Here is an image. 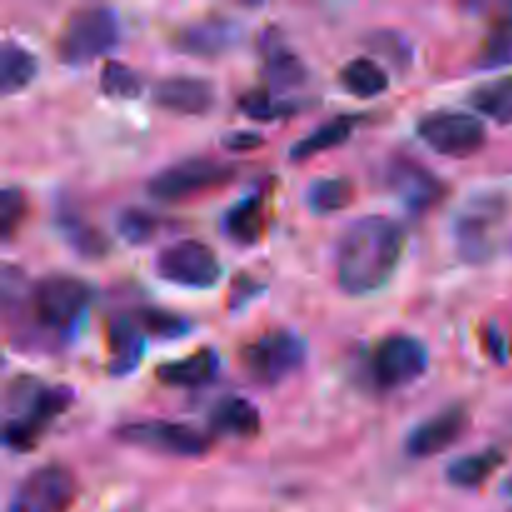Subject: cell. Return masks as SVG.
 Returning <instances> with one entry per match:
<instances>
[{
	"label": "cell",
	"instance_id": "cell-16",
	"mask_svg": "<svg viewBox=\"0 0 512 512\" xmlns=\"http://www.w3.org/2000/svg\"><path fill=\"white\" fill-rule=\"evenodd\" d=\"M238 25L228 18H203L195 23L183 25L175 33L173 45L183 53L203 55V58H213V55L225 53L230 45L238 40Z\"/></svg>",
	"mask_w": 512,
	"mask_h": 512
},
{
	"label": "cell",
	"instance_id": "cell-23",
	"mask_svg": "<svg viewBox=\"0 0 512 512\" xmlns=\"http://www.w3.org/2000/svg\"><path fill=\"white\" fill-rule=\"evenodd\" d=\"M500 465H503V453L495 448H488L480 450V453H468L463 458L453 460L448 465V470H445V475H448L450 485H455V488L473 490L480 488Z\"/></svg>",
	"mask_w": 512,
	"mask_h": 512
},
{
	"label": "cell",
	"instance_id": "cell-3",
	"mask_svg": "<svg viewBox=\"0 0 512 512\" xmlns=\"http://www.w3.org/2000/svg\"><path fill=\"white\" fill-rule=\"evenodd\" d=\"M118 43V15L103 5H88L68 15L58 40L60 58L68 65H88Z\"/></svg>",
	"mask_w": 512,
	"mask_h": 512
},
{
	"label": "cell",
	"instance_id": "cell-35",
	"mask_svg": "<svg viewBox=\"0 0 512 512\" xmlns=\"http://www.w3.org/2000/svg\"><path fill=\"white\" fill-rule=\"evenodd\" d=\"M258 145H263V138H260L258 133H230V135H225V148L235 150V153H240V150H253V148H258Z\"/></svg>",
	"mask_w": 512,
	"mask_h": 512
},
{
	"label": "cell",
	"instance_id": "cell-22",
	"mask_svg": "<svg viewBox=\"0 0 512 512\" xmlns=\"http://www.w3.org/2000/svg\"><path fill=\"white\" fill-rule=\"evenodd\" d=\"M35 73H38L35 55L15 40H5L3 48H0V88H3V95H13L28 88Z\"/></svg>",
	"mask_w": 512,
	"mask_h": 512
},
{
	"label": "cell",
	"instance_id": "cell-24",
	"mask_svg": "<svg viewBox=\"0 0 512 512\" xmlns=\"http://www.w3.org/2000/svg\"><path fill=\"white\" fill-rule=\"evenodd\" d=\"M58 228L60 233H63L65 243H68L75 253L83 255V258H103L110 250L108 238H105L95 225H90L88 220L80 218L78 213H73V210H63V213L58 215Z\"/></svg>",
	"mask_w": 512,
	"mask_h": 512
},
{
	"label": "cell",
	"instance_id": "cell-29",
	"mask_svg": "<svg viewBox=\"0 0 512 512\" xmlns=\"http://www.w3.org/2000/svg\"><path fill=\"white\" fill-rule=\"evenodd\" d=\"M100 90H103L108 98L118 100H133L138 98L140 90H143V75L138 70H133L130 65L115 63L108 60L100 70Z\"/></svg>",
	"mask_w": 512,
	"mask_h": 512
},
{
	"label": "cell",
	"instance_id": "cell-11",
	"mask_svg": "<svg viewBox=\"0 0 512 512\" xmlns=\"http://www.w3.org/2000/svg\"><path fill=\"white\" fill-rule=\"evenodd\" d=\"M305 343L290 330H273L243 350V363L250 378L260 385H278L303 365Z\"/></svg>",
	"mask_w": 512,
	"mask_h": 512
},
{
	"label": "cell",
	"instance_id": "cell-32",
	"mask_svg": "<svg viewBox=\"0 0 512 512\" xmlns=\"http://www.w3.org/2000/svg\"><path fill=\"white\" fill-rule=\"evenodd\" d=\"M25 210H28V198L20 188H5L0 193V238L8 243L15 235V230L20 228L25 218Z\"/></svg>",
	"mask_w": 512,
	"mask_h": 512
},
{
	"label": "cell",
	"instance_id": "cell-5",
	"mask_svg": "<svg viewBox=\"0 0 512 512\" xmlns=\"http://www.w3.org/2000/svg\"><path fill=\"white\" fill-rule=\"evenodd\" d=\"M233 178L235 170L230 165L215 163L210 158H185L158 170L148 180V193L163 203H180V200L223 188Z\"/></svg>",
	"mask_w": 512,
	"mask_h": 512
},
{
	"label": "cell",
	"instance_id": "cell-26",
	"mask_svg": "<svg viewBox=\"0 0 512 512\" xmlns=\"http://www.w3.org/2000/svg\"><path fill=\"white\" fill-rule=\"evenodd\" d=\"M265 78L270 80V85L278 93H285V90L303 85L305 78H308V70H305L303 60L293 50L278 43L265 50Z\"/></svg>",
	"mask_w": 512,
	"mask_h": 512
},
{
	"label": "cell",
	"instance_id": "cell-17",
	"mask_svg": "<svg viewBox=\"0 0 512 512\" xmlns=\"http://www.w3.org/2000/svg\"><path fill=\"white\" fill-rule=\"evenodd\" d=\"M108 350H110V375H128L138 368L145 353L143 330L130 318H113L108 325Z\"/></svg>",
	"mask_w": 512,
	"mask_h": 512
},
{
	"label": "cell",
	"instance_id": "cell-12",
	"mask_svg": "<svg viewBox=\"0 0 512 512\" xmlns=\"http://www.w3.org/2000/svg\"><path fill=\"white\" fill-rule=\"evenodd\" d=\"M78 485L63 465H43L25 475L10 498L8 512H68L73 508Z\"/></svg>",
	"mask_w": 512,
	"mask_h": 512
},
{
	"label": "cell",
	"instance_id": "cell-34",
	"mask_svg": "<svg viewBox=\"0 0 512 512\" xmlns=\"http://www.w3.org/2000/svg\"><path fill=\"white\" fill-rule=\"evenodd\" d=\"M512 63V20L498 25L488 35L483 48V65L485 68H498V65Z\"/></svg>",
	"mask_w": 512,
	"mask_h": 512
},
{
	"label": "cell",
	"instance_id": "cell-30",
	"mask_svg": "<svg viewBox=\"0 0 512 512\" xmlns=\"http://www.w3.org/2000/svg\"><path fill=\"white\" fill-rule=\"evenodd\" d=\"M238 108L253 120H275V118H283V115L295 113V110H298V105H295L293 100L273 98L268 90L258 88V90H250V93L240 95Z\"/></svg>",
	"mask_w": 512,
	"mask_h": 512
},
{
	"label": "cell",
	"instance_id": "cell-21",
	"mask_svg": "<svg viewBox=\"0 0 512 512\" xmlns=\"http://www.w3.org/2000/svg\"><path fill=\"white\" fill-rule=\"evenodd\" d=\"M353 130H355L353 115H338V118H330L328 123L315 128L313 133L300 138L298 143L293 145V150H290V158H293L295 163H300V160H310L313 155L325 153V150L330 148H338V145H343L345 140L353 135Z\"/></svg>",
	"mask_w": 512,
	"mask_h": 512
},
{
	"label": "cell",
	"instance_id": "cell-14",
	"mask_svg": "<svg viewBox=\"0 0 512 512\" xmlns=\"http://www.w3.org/2000/svg\"><path fill=\"white\" fill-rule=\"evenodd\" d=\"M470 425V415L465 410V405H450L443 408L440 413H435L433 418L423 420L420 425H415L410 430L408 440H405V453L410 458H433V455L445 453L448 448H453L460 438L465 435Z\"/></svg>",
	"mask_w": 512,
	"mask_h": 512
},
{
	"label": "cell",
	"instance_id": "cell-19",
	"mask_svg": "<svg viewBox=\"0 0 512 512\" xmlns=\"http://www.w3.org/2000/svg\"><path fill=\"white\" fill-rule=\"evenodd\" d=\"M210 428L228 438H255L260 433V413L250 400L245 398H223L210 410Z\"/></svg>",
	"mask_w": 512,
	"mask_h": 512
},
{
	"label": "cell",
	"instance_id": "cell-25",
	"mask_svg": "<svg viewBox=\"0 0 512 512\" xmlns=\"http://www.w3.org/2000/svg\"><path fill=\"white\" fill-rule=\"evenodd\" d=\"M470 105L500 125L512 123V75L488 80L470 93Z\"/></svg>",
	"mask_w": 512,
	"mask_h": 512
},
{
	"label": "cell",
	"instance_id": "cell-15",
	"mask_svg": "<svg viewBox=\"0 0 512 512\" xmlns=\"http://www.w3.org/2000/svg\"><path fill=\"white\" fill-rule=\"evenodd\" d=\"M153 103L175 115H205L215 105V88L195 75H170L155 83Z\"/></svg>",
	"mask_w": 512,
	"mask_h": 512
},
{
	"label": "cell",
	"instance_id": "cell-6",
	"mask_svg": "<svg viewBox=\"0 0 512 512\" xmlns=\"http://www.w3.org/2000/svg\"><path fill=\"white\" fill-rule=\"evenodd\" d=\"M505 215V200L495 193L473 195L455 213L453 233L460 258L468 263H485L495 250V228Z\"/></svg>",
	"mask_w": 512,
	"mask_h": 512
},
{
	"label": "cell",
	"instance_id": "cell-7",
	"mask_svg": "<svg viewBox=\"0 0 512 512\" xmlns=\"http://www.w3.org/2000/svg\"><path fill=\"white\" fill-rule=\"evenodd\" d=\"M418 135L433 153L463 160L485 145V125L470 113L460 110H433L418 120Z\"/></svg>",
	"mask_w": 512,
	"mask_h": 512
},
{
	"label": "cell",
	"instance_id": "cell-4",
	"mask_svg": "<svg viewBox=\"0 0 512 512\" xmlns=\"http://www.w3.org/2000/svg\"><path fill=\"white\" fill-rule=\"evenodd\" d=\"M28 300L40 328L65 333L85 315L93 290L85 280L73 275H48L30 290Z\"/></svg>",
	"mask_w": 512,
	"mask_h": 512
},
{
	"label": "cell",
	"instance_id": "cell-1",
	"mask_svg": "<svg viewBox=\"0 0 512 512\" xmlns=\"http://www.w3.org/2000/svg\"><path fill=\"white\" fill-rule=\"evenodd\" d=\"M405 233L395 220L365 215L343 233L335 253L338 285L348 295H370L383 288L398 270Z\"/></svg>",
	"mask_w": 512,
	"mask_h": 512
},
{
	"label": "cell",
	"instance_id": "cell-27",
	"mask_svg": "<svg viewBox=\"0 0 512 512\" xmlns=\"http://www.w3.org/2000/svg\"><path fill=\"white\" fill-rule=\"evenodd\" d=\"M340 85L355 98H375L388 90V75L375 60L355 58L340 70Z\"/></svg>",
	"mask_w": 512,
	"mask_h": 512
},
{
	"label": "cell",
	"instance_id": "cell-20",
	"mask_svg": "<svg viewBox=\"0 0 512 512\" xmlns=\"http://www.w3.org/2000/svg\"><path fill=\"white\" fill-rule=\"evenodd\" d=\"M223 233L233 243L255 245L265 233V210L260 198H245L235 203L223 218Z\"/></svg>",
	"mask_w": 512,
	"mask_h": 512
},
{
	"label": "cell",
	"instance_id": "cell-10",
	"mask_svg": "<svg viewBox=\"0 0 512 512\" xmlns=\"http://www.w3.org/2000/svg\"><path fill=\"white\" fill-rule=\"evenodd\" d=\"M155 273L170 285L190 290H208L223 275L218 255L200 240H178L155 258Z\"/></svg>",
	"mask_w": 512,
	"mask_h": 512
},
{
	"label": "cell",
	"instance_id": "cell-8",
	"mask_svg": "<svg viewBox=\"0 0 512 512\" xmlns=\"http://www.w3.org/2000/svg\"><path fill=\"white\" fill-rule=\"evenodd\" d=\"M428 370V348L413 335H390L373 348L368 373L375 388L398 390L415 383Z\"/></svg>",
	"mask_w": 512,
	"mask_h": 512
},
{
	"label": "cell",
	"instance_id": "cell-31",
	"mask_svg": "<svg viewBox=\"0 0 512 512\" xmlns=\"http://www.w3.org/2000/svg\"><path fill=\"white\" fill-rule=\"evenodd\" d=\"M135 323L140 325V330H148L150 335H158V338H178V335L188 333V323L180 315L168 313V310L158 308H145L138 313V320Z\"/></svg>",
	"mask_w": 512,
	"mask_h": 512
},
{
	"label": "cell",
	"instance_id": "cell-18",
	"mask_svg": "<svg viewBox=\"0 0 512 512\" xmlns=\"http://www.w3.org/2000/svg\"><path fill=\"white\" fill-rule=\"evenodd\" d=\"M215 373H218V355L210 348L195 350V353L170 360L155 370L160 383L170 385V388H200V385L210 383Z\"/></svg>",
	"mask_w": 512,
	"mask_h": 512
},
{
	"label": "cell",
	"instance_id": "cell-13",
	"mask_svg": "<svg viewBox=\"0 0 512 512\" xmlns=\"http://www.w3.org/2000/svg\"><path fill=\"white\" fill-rule=\"evenodd\" d=\"M385 185L415 215L428 213L445 198L443 180L413 158L390 160L388 170H385Z\"/></svg>",
	"mask_w": 512,
	"mask_h": 512
},
{
	"label": "cell",
	"instance_id": "cell-33",
	"mask_svg": "<svg viewBox=\"0 0 512 512\" xmlns=\"http://www.w3.org/2000/svg\"><path fill=\"white\" fill-rule=\"evenodd\" d=\"M158 230V220L140 208H128L118 215V233L128 240L130 245H143Z\"/></svg>",
	"mask_w": 512,
	"mask_h": 512
},
{
	"label": "cell",
	"instance_id": "cell-2",
	"mask_svg": "<svg viewBox=\"0 0 512 512\" xmlns=\"http://www.w3.org/2000/svg\"><path fill=\"white\" fill-rule=\"evenodd\" d=\"M70 405L73 393L68 388H53L35 378H15L5 393V445L15 453L33 450L53 420Z\"/></svg>",
	"mask_w": 512,
	"mask_h": 512
},
{
	"label": "cell",
	"instance_id": "cell-28",
	"mask_svg": "<svg viewBox=\"0 0 512 512\" xmlns=\"http://www.w3.org/2000/svg\"><path fill=\"white\" fill-rule=\"evenodd\" d=\"M308 205L313 213L330 215L348 208L355 198V185L350 178H318L308 188Z\"/></svg>",
	"mask_w": 512,
	"mask_h": 512
},
{
	"label": "cell",
	"instance_id": "cell-9",
	"mask_svg": "<svg viewBox=\"0 0 512 512\" xmlns=\"http://www.w3.org/2000/svg\"><path fill=\"white\" fill-rule=\"evenodd\" d=\"M120 443L173 458H200L210 450V438L198 428L170 420H138L115 430Z\"/></svg>",
	"mask_w": 512,
	"mask_h": 512
}]
</instances>
